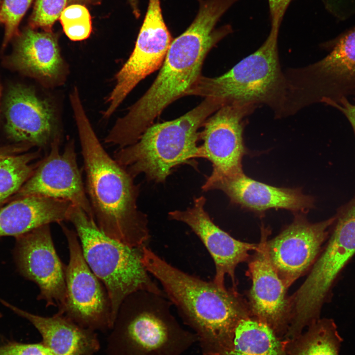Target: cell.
<instances>
[{
    "label": "cell",
    "instance_id": "obj_1",
    "mask_svg": "<svg viewBox=\"0 0 355 355\" xmlns=\"http://www.w3.org/2000/svg\"><path fill=\"white\" fill-rule=\"evenodd\" d=\"M198 13L189 27L173 40L160 71L147 91L109 132L120 147L136 142L154 120L172 102L186 96L201 76L210 51L232 32L229 25L215 29L233 0H199Z\"/></svg>",
    "mask_w": 355,
    "mask_h": 355
},
{
    "label": "cell",
    "instance_id": "obj_2",
    "mask_svg": "<svg viewBox=\"0 0 355 355\" xmlns=\"http://www.w3.org/2000/svg\"><path fill=\"white\" fill-rule=\"evenodd\" d=\"M142 262L197 336L202 355H220L225 352L238 322L251 316L248 304L236 288H222L213 281L184 272L146 245L142 248Z\"/></svg>",
    "mask_w": 355,
    "mask_h": 355
},
{
    "label": "cell",
    "instance_id": "obj_3",
    "mask_svg": "<svg viewBox=\"0 0 355 355\" xmlns=\"http://www.w3.org/2000/svg\"><path fill=\"white\" fill-rule=\"evenodd\" d=\"M86 173V192L94 220L108 237L132 247L150 238L146 215L138 208L134 178L105 150L78 98L71 102Z\"/></svg>",
    "mask_w": 355,
    "mask_h": 355
},
{
    "label": "cell",
    "instance_id": "obj_4",
    "mask_svg": "<svg viewBox=\"0 0 355 355\" xmlns=\"http://www.w3.org/2000/svg\"><path fill=\"white\" fill-rule=\"evenodd\" d=\"M164 295L139 290L121 304L107 340L108 355H182L197 342Z\"/></svg>",
    "mask_w": 355,
    "mask_h": 355
},
{
    "label": "cell",
    "instance_id": "obj_5",
    "mask_svg": "<svg viewBox=\"0 0 355 355\" xmlns=\"http://www.w3.org/2000/svg\"><path fill=\"white\" fill-rule=\"evenodd\" d=\"M222 106L218 99L205 98L180 117L152 124L136 142L116 151L114 158L134 178L143 174L148 180L164 182L174 168L200 158L198 130Z\"/></svg>",
    "mask_w": 355,
    "mask_h": 355
},
{
    "label": "cell",
    "instance_id": "obj_6",
    "mask_svg": "<svg viewBox=\"0 0 355 355\" xmlns=\"http://www.w3.org/2000/svg\"><path fill=\"white\" fill-rule=\"evenodd\" d=\"M68 221L75 228L87 263L107 291L114 322L121 304L132 293L145 290L165 296L142 262L143 246L132 247L108 237L75 205L70 209Z\"/></svg>",
    "mask_w": 355,
    "mask_h": 355
},
{
    "label": "cell",
    "instance_id": "obj_7",
    "mask_svg": "<svg viewBox=\"0 0 355 355\" xmlns=\"http://www.w3.org/2000/svg\"><path fill=\"white\" fill-rule=\"evenodd\" d=\"M279 30L271 28L263 44L225 73L215 77L201 75L186 95L216 99L223 105H264L277 118H282L286 83L279 56Z\"/></svg>",
    "mask_w": 355,
    "mask_h": 355
},
{
    "label": "cell",
    "instance_id": "obj_8",
    "mask_svg": "<svg viewBox=\"0 0 355 355\" xmlns=\"http://www.w3.org/2000/svg\"><path fill=\"white\" fill-rule=\"evenodd\" d=\"M327 244L305 281L290 297L289 330L299 334L320 319L321 307L338 275L355 254V198L342 206Z\"/></svg>",
    "mask_w": 355,
    "mask_h": 355
},
{
    "label": "cell",
    "instance_id": "obj_9",
    "mask_svg": "<svg viewBox=\"0 0 355 355\" xmlns=\"http://www.w3.org/2000/svg\"><path fill=\"white\" fill-rule=\"evenodd\" d=\"M284 72L289 101L298 110L352 88L355 86V29L342 37L323 59Z\"/></svg>",
    "mask_w": 355,
    "mask_h": 355
},
{
    "label": "cell",
    "instance_id": "obj_10",
    "mask_svg": "<svg viewBox=\"0 0 355 355\" xmlns=\"http://www.w3.org/2000/svg\"><path fill=\"white\" fill-rule=\"evenodd\" d=\"M59 225L67 240L70 259L65 271V303L58 313L95 331L111 329L114 322L107 291L87 263L76 232L63 222Z\"/></svg>",
    "mask_w": 355,
    "mask_h": 355
},
{
    "label": "cell",
    "instance_id": "obj_11",
    "mask_svg": "<svg viewBox=\"0 0 355 355\" xmlns=\"http://www.w3.org/2000/svg\"><path fill=\"white\" fill-rule=\"evenodd\" d=\"M173 41L163 17L160 0H149L135 46L115 76L104 116H110L136 86L162 66Z\"/></svg>",
    "mask_w": 355,
    "mask_h": 355
},
{
    "label": "cell",
    "instance_id": "obj_12",
    "mask_svg": "<svg viewBox=\"0 0 355 355\" xmlns=\"http://www.w3.org/2000/svg\"><path fill=\"white\" fill-rule=\"evenodd\" d=\"M15 238L13 253L19 272L37 284L38 300L61 310L66 298V267L55 248L49 224Z\"/></svg>",
    "mask_w": 355,
    "mask_h": 355
},
{
    "label": "cell",
    "instance_id": "obj_13",
    "mask_svg": "<svg viewBox=\"0 0 355 355\" xmlns=\"http://www.w3.org/2000/svg\"><path fill=\"white\" fill-rule=\"evenodd\" d=\"M257 107L238 103L226 104L205 122L200 132L203 143L199 148L200 158L212 164L213 171L208 178L229 177L243 173L245 119Z\"/></svg>",
    "mask_w": 355,
    "mask_h": 355
},
{
    "label": "cell",
    "instance_id": "obj_14",
    "mask_svg": "<svg viewBox=\"0 0 355 355\" xmlns=\"http://www.w3.org/2000/svg\"><path fill=\"white\" fill-rule=\"evenodd\" d=\"M335 220L334 215L312 223L298 215L279 235L267 240L269 260L287 289L312 267Z\"/></svg>",
    "mask_w": 355,
    "mask_h": 355
},
{
    "label": "cell",
    "instance_id": "obj_15",
    "mask_svg": "<svg viewBox=\"0 0 355 355\" xmlns=\"http://www.w3.org/2000/svg\"><path fill=\"white\" fill-rule=\"evenodd\" d=\"M61 139L51 143L46 157L17 192L18 198L36 195L64 200L81 208L94 218L77 165L75 146L71 141L60 151Z\"/></svg>",
    "mask_w": 355,
    "mask_h": 355
},
{
    "label": "cell",
    "instance_id": "obj_16",
    "mask_svg": "<svg viewBox=\"0 0 355 355\" xmlns=\"http://www.w3.org/2000/svg\"><path fill=\"white\" fill-rule=\"evenodd\" d=\"M268 232L264 230L258 248L248 259L247 273L252 281L248 306L251 317L269 326L284 339L292 316L287 289L273 267L267 254Z\"/></svg>",
    "mask_w": 355,
    "mask_h": 355
},
{
    "label": "cell",
    "instance_id": "obj_17",
    "mask_svg": "<svg viewBox=\"0 0 355 355\" xmlns=\"http://www.w3.org/2000/svg\"><path fill=\"white\" fill-rule=\"evenodd\" d=\"M206 199L203 196L194 198L193 205L185 210L169 213L170 219L188 225L205 246L213 260L215 275L213 282L226 288L225 277H229L236 288L235 269L242 262L248 261L249 252L255 251V244L236 240L217 226L205 210Z\"/></svg>",
    "mask_w": 355,
    "mask_h": 355
},
{
    "label": "cell",
    "instance_id": "obj_18",
    "mask_svg": "<svg viewBox=\"0 0 355 355\" xmlns=\"http://www.w3.org/2000/svg\"><path fill=\"white\" fill-rule=\"evenodd\" d=\"M4 110L6 132L15 141L44 147L60 138L51 105L30 87L11 86L5 97Z\"/></svg>",
    "mask_w": 355,
    "mask_h": 355
},
{
    "label": "cell",
    "instance_id": "obj_19",
    "mask_svg": "<svg viewBox=\"0 0 355 355\" xmlns=\"http://www.w3.org/2000/svg\"><path fill=\"white\" fill-rule=\"evenodd\" d=\"M202 189L220 190L233 203L256 212L271 209L305 212L314 206L313 198L300 189L271 186L251 179L244 173L229 177L207 178Z\"/></svg>",
    "mask_w": 355,
    "mask_h": 355
},
{
    "label": "cell",
    "instance_id": "obj_20",
    "mask_svg": "<svg viewBox=\"0 0 355 355\" xmlns=\"http://www.w3.org/2000/svg\"><path fill=\"white\" fill-rule=\"evenodd\" d=\"M0 303L29 321L54 355H94L100 344L95 331L82 327L63 314L42 317L21 309L0 298Z\"/></svg>",
    "mask_w": 355,
    "mask_h": 355
},
{
    "label": "cell",
    "instance_id": "obj_21",
    "mask_svg": "<svg viewBox=\"0 0 355 355\" xmlns=\"http://www.w3.org/2000/svg\"><path fill=\"white\" fill-rule=\"evenodd\" d=\"M14 38L13 50L7 59L13 69L46 81L59 75L63 60L57 39L52 32H38L30 27Z\"/></svg>",
    "mask_w": 355,
    "mask_h": 355
},
{
    "label": "cell",
    "instance_id": "obj_22",
    "mask_svg": "<svg viewBox=\"0 0 355 355\" xmlns=\"http://www.w3.org/2000/svg\"><path fill=\"white\" fill-rule=\"evenodd\" d=\"M72 205L41 196L18 198L0 208V237H15L44 225L68 221Z\"/></svg>",
    "mask_w": 355,
    "mask_h": 355
},
{
    "label": "cell",
    "instance_id": "obj_23",
    "mask_svg": "<svg viewBox=\"0 0 355 355\" xmlns=\"http://www.w3.org/2000/svg\"><path fill=\"white\" fill-rule=\"evenodd\" d=\"M220 355H287L284 340L267 324L249 316L237 325L230 347Z\"/></svg>",
    "mask_w": 355,
    "mask_h": 355
},
{
    "label": "cell",
    "instance_id": "obj_24",
    "mask_svg": "<svg viewBox=\"0 0 355 355\" xmlns=\"http://www.w3.org/2000/svg\"><path fill=\"white\" fill-rule=\"evenodd\" d=\"M284 340L287 355H339L343 339L334 321L319 319L297 337Z\"/></svg>",
    "mask_w": 355,
    "mask_h": 355
},
{
    "label": "cell",
    "instance_id": "obj_25",
    "mask_svg": "<svg viewBox=\"0 0 355 355\" xmlns=\"http://www.w3.org/2000/svg\"><path fill=\"white\" fill-rule=\"evenodd\" d=\"M36 153L9 154L0 159V205L17 193L35 171Z\"/></svg>",
    "mask_w": 355,
    "mask_h": 355
},
{
    "label": "cell",
    "instance_id": "obj_26",
    "mask_svg": "<svg viewBox=\"0 0 355 355\" xmlns=\"http://www.w3.org/2000/svg\"><path fill=\"white\" fill-rule=\"evenodd\" d=\"M59 19L66 36L71 40L87 38L92 31L90 13L83 5L73 4L66 7Z\"/></svg>",
    "mask_w": 355,
    "mask_h": 355
},
{
    "label": "cell",
    "instance_id": "obj_27",
    "mask_svg": "<svg viewBox=\"0 0 355 355\" xmlns=\"http://www.w3.org/2000/svg\"><path fill=\"white\" fill-rule=\"evenodd\" d=\"M33 0H3L0 8V22L4 25L2 48L19 33L18 26Z\"/></svg>",
    "mask_w": 355,
    "mask_h": 355
},
{
    "label": "cell",
    "instance_id": "obj_28",
    "mask_svg": "<svg viewBox=\"0 0 355 355\" xmlns=\"http://www.w3.org/2000/svg\"><path fill=\"white\" fill-rule=\"evenodd\" d=\"M68 0H36L29 20L30 27L51 32L55 21L66 7Z\"/></svg>",
    "mask_w": 355,
    "mask_h": 355
},
{
    "label": "cell",
    "instance_id": "obj_29",
    "mask_svg": "<svg viewBox=\"0 0 355 355\" xmlns=\"http://www.w3.org/2000/svg\"><path fill=\"white\" fill-rule=\"evenodd\" d=\"M0 355H54L42 343H10L0 347Z\"/></svg>",
    "mask_w": 355,
    "mask_h": 355
},
{
    "label": "cell",
    "instance_id": "obj_30",
    "mask_svg": "<svg viewBox=\"0 0 355 355\" xmlns=\"http://www.w3.org/2000/svg\"><path fill=\"white\" fill-rule=\"evenodd\" d=\"M293 0H267L271 27L280 28L285 13Z\"/></svg>",
    "mask_w": 355,
    "mask_h": 355
},
{
    "label": "cell",
    "instance_id": "obj_31",
    "mask_svg": "<svg viewBox=\"0 0 355 355\" xmlns=\"http://www.w3.org/2000/svg\"><path fill=\"white\" fill-rule=\"evenodd\" d=\"M324 103L336 108L345 115L351 124L355 135V105L349 102L344 96L338 99L327 100Z\"/></svg>",
    "mask_w": 355,
    "mask_h": 355
},
{
    "label": "cell",
    "instance_id": "obj_32",
    "mask_svg": "<svg viewBox=\"0 0 355 355\" xmlns=\"http://www.w3.org/2000/svg\"><path fill=\"white\" fill-rule=\"evenodd\" d=\"M131 7L133 10V12L135 16L137 18H139L140 16V11L139 7V0H128Z\"/></svg>",
    "mask_w": 355,
    "mask_h": 355
},
{
    "label": "cell",
    "instance_id": "obj_33",
    "mask_svg": "<svg viewBox=\"0 0 355 355\" xmlns=\"http://www.w3.org/2000/svg\"><path fill=\"white\" fill-rule=\"evenodd\" d=\"M9 154H9L7 150H4L0 148V159Z\"/></svg>",
    "mask_w": 355,
    "mask_h": 355
},
{
    "label": "cell",
    "instance_id": "obj_34",
    "mask_svg": "<svg viewBox=\"0 0 355 355\" xmlns=\"http://www.w3.org/2000/svg\"><path fill=\"white\" fill-rule=\"evenodd\" d=\"M70 1L73 2H83V1H90L91 0H69Z\"/></svg>",
    "mask_w": 355,
    "mask_h": 355
},
{
    "label": "cell",
    "instance_id": "obj_35",
    "mask_svg": "<svg viewBox=\"0 0 355 355\" xmlns=\"http://www.w3.org/2000/svg\"><path fill=\"white\" fill-rule=\"evenodd\" d=\"M1 84L0 83V95H1Z\"/></svg>",
    "mask_w": 355,
    "mask_h": 355
},
{
    "label": "cell",
    "instance_id": "obj_36",
    "mask_svg": "<svg viewBox=\"0 0 355 355\" xmlns=\"http://www.w3.org/2000/svg\"><path fill=\"white\" fill-rule=\"evenodd\" d=\"M0 2H1V0H0Z\"/></svg>",
    "mask_w": 355,
    "mask_h": 355
},
{
    "label": "cell",
    "instance_id": "obj_37",
    "mask_svg": "<svg viewBox=\"0 0 355 355\" xmlns=\"http://www.w3.org/2000/svg\"><path fill=\"white\" fill-rule=\"evenodd\" d=\"M1 317V314L0 313V318Z\"/></svg>",
    "mask_w": 355,
    "mask_h": 355
}]
</instances>
